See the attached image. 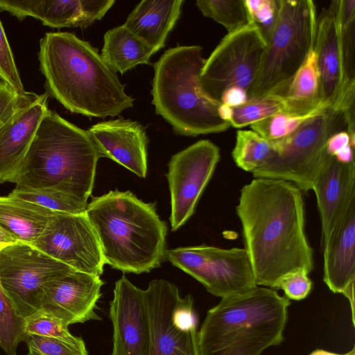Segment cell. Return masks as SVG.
Masks as SVG:
<instances>
[{
  "instance_id": "1",
  "label": "cell",
  "mask_w": 355,
  "mask_h": 355,
  "mask_svg": "<svg viewBox=\"0 0 355 355\" xmlns=\"http://www.w3.org/2000/svg\"><path fill=\"white\" fill-rule=\"evenodd\" d=\"M236 210L257 286L272 288L290 272L312 271L302 193L293 183L254 178L242 187Z\"/></svg>"
},
{
  "instance_id": "2",
  "label": "cell",
  "mask_w": 355,
  "mask_h": 355,
  "mask_svg": "<svg viewBox=\"0 0 355 355\" xmlns=\"http://www.w3.org/2000/svg\"><path fill=\"white\" fill-rule=\"evenodd\" d=\"M40 67L47 94L66 109L92 118L116 116L133 105L119 80L89 42L69 32L46 33Z\"/></svg>"
},
{
  "instance_id": "3",
  "label": "cell",
  "mask_w": 355,
  "mask_h": 355,
  "mask_svg": "<svg viewBox=\"0 0 355 355\" xmlns=\"http://www.w3.org/2000/svg\"><path fill=\"white\" fill-rule=\"evenodd\" d=\"M85 213L98 237L105 264L141 274L160 266L166 251V223L156 204L131 191H110L92 198Z\"/></svg>"
},
{
  "instance_id": "4",
  "label": "cell",
  "mask_w": 355,
  "mask_h": 355,
  "mask_svg": "<svg viewBox=\"0 0 355 355\" xmlns=\"http://www.w3.org/2000/svg\"><path fill=\"white\" fill-rule=\"evenodd\" d=\"M290 304L275 289L258 286L222 297L198 331L200 355H261L279 345Z\"/></svg>"
},
{
  "instance_id": "5",
  "label": "cell",
  "mask_w": 355,
  "mask_h": 355,
  "mask_svg": "<svg viewBox=\"0 0 355 355\" xmlns=\"http://www.w3.org/2000/svg\"><path fill=\"white\" fill-rule=\"evenodd\" d=\"M101 157L87 130L48 109L26 153L15 188H53L87 202Z\"/></svg>"
},
{
  "instance_id": "6",
  "label": "cell",
  "mask_w": 355,
  "mask_h": 355,
  "mask_svg": "<svg viewBox=\"0 0 355 355\" xmlns=\"http://www.w3.org/2000/svg\"><path fill=\"white\" fill-rule=\"evenodd\" d=\"M198 45L167 49L153 64L152 103L180 135L196 137L227 130L230 123L220 119V103L206 96L199 84L205 59Z\"/></svg>"
},
{
  "instance_id": "7",
  "label": "cell",
  "mask_w": 355,
  "mask_h": 355,
  "mask_svg": "<svg viewBox=\"0 0 355 355\" xmlns=\"http://www.w3.org/2000/svg\"><path fill=\"white\" fill-rule=\"evenodd\" d=\"M316 22L313 1L279 0L278 18L248 90L249 98L284 94L307 55Z\"/></svg>"
},
{
  "instance_id": "8",
  "label": "cell",
  "mask_w": 355,
  "mask_h": 355,
  "mask_svg": "<svg viewBox=\"0 0 355 355\" xmlns=\"http://www.w3.org/2000/svg\"><path fill=\"white\" fill-rule=\"evenodd\" d=\"M344 130H347V124L343 113L327 108L307 119L291 135L270 141L273 153L261 167L252 173L253 177L291 182L306 193L313 189L327 156L328 139Z\"/></svg>"
},
{
  "instance_id": "9",
  "label": "cell",
  "mask_w": 355,
  "mask_h": 355,
  "mask_svg": "<svg viewBox=\"0 0 355 355\" xmlns=\"http://www.w3.org/2000/svg\"><path fill=\"white\" fill-rule=\"evenodd\" d=\"M144 294L150 327L148 355H200L192 296L182 297L177 286L164 279L151 281Z\"/></svg>"
},
{
  "instance_id": "10",
  "label": "cell",
  "mask_w": 355,
  "mask_h": 355,
  "mask_svg": "<svg viewBox=\"0 0 355 355\" xmlns=\"http://www.w3.org/2000/svg\"><path fill=\"white\" fill-rule=\"evenodd\" d=\"M73 270L25 243L17 241L0 250L1 286L25 319L40 310L51 284Z\"/></svg>"
},
{
  "instance_id": "11",
  "label": "cell",
  "mask_w": 355,
  "mask_h": 355,
  "mask_svg": "<svg viewBox=\"0 0 355 355\" xmlns=\"http://www.w3.org/2000/svg\"><path fill=\"white\" fill-rule=\"evenodd\" d=\"M266 46V41L252 23L227 33L205 60L200 73L198 80L204 94L220 103L223 92L229 87L237 86L248 92Z\"/></svg>"
},
{
  "instance_id": "12",
  "label": "cell",
  "mask_w": 355,
  "mask_h": 355,
  "mask_svg": "<svg viewBox=\"0 0 355 355\" xmlns=\"http://www.w3.org/2000/svg\"><path fill=\"white\" fill-rule=\"evenodd\" d=\"M164 259L221 298L245 293L257 286L245 248L205 245L180 247L166 250Z\"/></svg>"
},
{
  "instance_id": "13",
  "label": "cell",
  "mask_w": 355,
  "mask_h": 355,
  "mask_svg": "<svg viewBox=\"0 0 355 355\" xmlns=\"http://www.w3.org/2000/svg\"><path fill=\"white\" fill-rule=\"evenodd\" d=\"M73 269L100 277L105 264L98 237L85 212H55L31 244Z\"/></svg>"
},
{
  "instance_id": "14",
  "label": "cell",
  "mask_w": 355,
  "mask_h": 355,
  "mask_svg": "<svg viewBox=\"0 0 355 355\" xmlns=\"http://www.w3.org/2000/svg\"><path fill=\"white\" fill-rule=\"evenodd\" d=\"M219 159V148L207 139L200 140L171 157L166 176L171 194L172 231L182 227L193 214Z\"/></svg>"
},
{
  "instance_id": "15",
  "label": "cell",
  "mask_w": 355,
  "mask_h": 355,
  "mask_svg": "<svg viewBox=\"0 0 355 355\" xmlns=\"http://www.w3.org/2000/svg\"><path fill=\"white\" fill-rule=\"evenodd\" d=\"M110 318L113 326L111 355H148L150 327L144 290L124 275L115 282Z\"/></svg>"
},
{
  "instance_id": "16",
  "label": "cell",
  "mask_w": 355,
  "mask_h": 355,
  "mask_svg": "<svg viewBox=\"0 0 355 355\" xmlns=\"http://www.w3.org/2000/svg\"><path fill=\"white\" fill-rule=\"evenodd\" d=\"M104 282L100 277L73 270L54 280L40 304V311L64 324L101 320L95 312Z\"/></svg>"
},
{
  "instance_id": "17",
  "label": "cell",
  "mask_w": 355,
  "mask_h": 355,
  "mask_svg": "<svg viewBox=\"0 0 355 355\" xmlns=\"http://www.w3.org/2000/svg\"><path fill=\"white\" fill-rule=\"evenodd\" d=\"M87 131L101 157L110 158L146 178L148 139L141 123L119 117L97 123Z\"/></svg>"
},
{
  "instance_id": "18",
  "label": "cell",
  "mask_w": 355,
  "mask_h": 355,
  "mask_svg": "<svg viewBox=\"0 0 355 355\" xmlns=\"http://www.w3.org/2000/svg\"><path fill=\"white\" fill-rule=\"evenodd\" d=\"M114 0H0V9L20 20L40 19L51 28H87L101 19Z\"/></svg>"
},
{
  "instance_id": "19",
  "label": "cell",
  "mask_w": 355,
  "mask_h": 355,
  "mask_svg": "<svg viewBox=\"0 0 355 355\" xmlns=\"http://www.w3.org/2000/svg\"><path fill=\"white\" fill-rule=\"evenodd\" d=\"M322 246L323 280L333 293H342L349 300L354 324L355 200Z\"/></svg>"
},
{
  "instance_id": "20",
  "label": "cell",
  "mask_w": 355,
  "mask_h": 355,
  "mask_svg": "<svg viewBox=\"0 0 355 355\" xmlns=\"http://www.w3.org/2000/svg\"><path fill=\"white\" fill-rule=\"evenodd\" d=\"M312 189L321 219L323 244L351 202L355 200L354 162H342L327 154Z\"/></svg>"
},
{
  "instance_id": "21",
  "label": "cell",
  "mask_w": 355,
  "mask_h": 355,
  "mask_svg": "<svg viewBox=\"0 0 355 355\" xmlns=\"http://www.w3.org/2000/svg\"><path fill=\"white\" fill-rule=\"evenodd\" d=\"M49 94H40L0 127V183H16L38 126L48 108Z\"/></svg>"
},
{
  "instance_id": "22",
  "label": "cell",
  "mask_w": 355,
  "mask_h": 355,
  "mask_svg": "<svg viewBox=\"0 0 355 355\" xmlns=\"http://www.w3.org/2000/svg\"><path fill=\"white\" fill-rule=\"evenodd\" d=\"M338 0L322 10L316 22V48L320 71V99L332 107L340 88V58L337 31Z\"/></svg>"
},
{
  "instance_id": "23",
  "label": "cell",
  "mask_w": 355,
  "mask_h": 355,
  "mask_svg": "<svg viewBox=\"0 0 355 355\" xmlns=\"http://www.w3.org/2000/svg\"><path fill=\"white\" fill-rule=\"evenodd\" d=\"M183 0H143L123 24L155 52L162 49L180 14Z\"/></svg>"
},
{
  "instance_id": "24",
  "label": "cell",
  "mask_w": 355,
  "mask_h": 355,
  "mask_svg": "<svg viewBox=\"0 0 355 355\" xmlns=\"http://www.w3.org/2000/svg\"><path fill=\"white\" fill-rule=\"evenodd\" d=\"M283 96L285 100L284 112L291 114L304 115L322 107H329L323 104L320 99L316 28L307 55Z\"/></svg>"
},
{
  "instance_id": "25",
  "label": "cell",
  "mask_w": 355,
  "mask_h": 355,
  "mask_svg": "<svg viewBox=\"0 0 355 355\" xmlns=\"http://www.w3.org/2000/svg\"><path fill=\"white\" fill-rule=\"evenodd\" d=\"M55 212L29 201L0 197V227L17 242L31 244Z\"/></svg>"
},
{
  "instance_id": "26",
  "label": "cell",
  "mask_w": 355,
  "mask_h": 355,
  "mask_svg": "<svg viewBox=\"0 0 355 355\" xmlns=\"http://www.w3.org/2000/svg\"><path fill=\"white\" fill-rule=\"evenodd\" d=\"M155 53L123 24L105 33L101 55L112 71L123 74L139 64H150Z\"/></svg>"
},
{
  "instance_id": "27",
  "label": "cell",
  "mask_w": 355,
  "mask_h": 355,
  "mask_svg": "<svg viewBox=\"0 0 355 355\" xmlns=\"http://www.w3.org/2000/svg\"><path fill=\"white\" fill-rule=\"evenodd\" d=\"M337 31L341 71L338 98L355 89V0H338Z\"/></svg>"
},
{
  "instance_id": "28",
  "label": "cell",
  "mask_w": 355,
  "mask_h": 355,
  "mask_svg": "<svg viewBox=\"0 0 355 355\" xmlns=\"http://www.w3.org/2000/svg\"><path fill=\"white\" fill-rule=\"evenodd\" d=\"M272 153L271 141L256 132L245 130L236 132L232 155L236 166L243 171L252 173L259 168L269 159Z\"/></svg>"
},
{
  "instance_id": "29",
  "label": "cell",
  "mask_w": 355,
  "mask_h": 355,
  "mask_svg": "<svg viewBox=\"0 0 355 355\" xmlns=\"http://www.w3.org/2000/svg\"><path fill=\"white\" fill-rule=\"evenodd\" d=\"M8 196L61 213L73 214L84 213L87 206V202L72 194L53 188H15Z\"/></svg>"
},
{
  "instance_id": "30",
  "label": "cell",
  "mask_w": 355,
  "mask_h": 355,
  "mask_svg": "<svg viewBox=\"0 0 355 355\" xmlns=\"http://www.w3.org/2000/svg\"><path fill=\"white\" fill-rule=\"evenodd\" d=\"M202 15L223 25L228 33L250 24L244 0H198Z\"/></svg>"
},
{
  "instance_id": "31",
  "label": "cell",
  "mask_w": 355,
  "mask_h": 355,
  "mask_svg": "<svg viewBox=\"0 0 355 355\" xmlns=\"http://www.w3.org/2000/svg\"><path fill=\"white\" fill-rule=\"evenodd\" d=\"M285 110V100L282 95L269 94L249 98L243 105L233 108L231 126L241 128Z\"/></svg>"
},
{
  "instance_id": "32",
  "label": "cell",
  "mask_w": 355,
  "mask_h": 355,
  "mask_svg": "<svg viewBox=\"0 0 355 355\" xmlns=\"http://www.w3.org/2000/svg\"><path fill=\"white\" fill-rule=\"evenodd\" d=\"M25 322L0 283V347L8 355H17L18 345L26 341Z\"/></svg>"
},
{
  "instance_id": "33",
  "label": "cell",
  "mask_w": 355,
  "mask_h": 355,
  "mask_svg": "<svg viewBox=\"0 0 355 355\" xmlns=\"http://www.w3.org/2000/svg\"><path fill=\"white\" fill-rule=\"evenodd\" d=\"M330 107H322L304 115L278 112L250 125L253 131L268 141L288 137L295 132L307 119Z\"/></svg>"
},
{
  "instance_id": "34",
  "label": "cell",
  "mask_w": 355,
  "mask_h": 355,
  "mask_svg": "<svg viewBox=\"0 0 355 355\" xmlns=\"http://www.w3.org/2000/svg\"><path fill=\"white\" fill-rule=\"evenodd\" d=\"M25 331L26 335L55 338L74 345L85 344L80 337L73 336L61 320L40 310L26 319Z\"/></svg>"
},
{
  "instance_id": "35",
  "label": "cell",
  "mask_w": 355,
  "mask_h": 355,
  "mask_svg": "<svg viewBox=\"0 0 355 355\" xmlns=\"http://www.w3.org/2000/svg\"><path fill=\"white\" fill-rule=\"evenodd\" d=\"M250 22L259 30L266 44L275 26L279 0H244Z\"/></svg>"
},
{
  "instance_id": "36",
  "label": "cell",
  "mask_w": 355,
  "mask_h": 355,
  "mask_svg": "<svg viewBox=\"0 0 355 355\" xmlns=\"http://www.w3.org/2000/svg\"><path fill=\"white\" fill-rule=\"evenodd\" d=\"M25 342L28 348L27 355H88L85 344L74 345L35 334H28Z\"/></svg>"
},
{
  "instance_id": "37",
  "label": "cell",
  "mask_w": 355,
  "mask_h": 355,
  "mask_svg": "<svg viewBox=\"0 0 355 355\" xmlns=\"http://www.w3.org/2000/svg\"><path fill=\"white\" fill-rule=\"evenodd\" d=\"M39 95L25 92L19 94L0 80V127L24 107L34 102Z\"/></svg>"
},
{
  "instance_id": "38",
  "label": "cell",
  "mask_w": 355,
  "mask_h": 355,
  "mask_svg": "<svg viewBox=\"0 0 355 355\" xmlns=\"http://www.w3.org/2000/svg\"><path fill=\"white\" fill-rule=\"evenodd\" d=\"M0 80L8 83L19 94H23L26 92L1 20Z\"/></svg>"
},
{
  "instance_id": "39",
  "label": "cell",
  "mask_w": 355,
  "mask_h": 355,
  "mask_svg": "<svg viewBox=\"0 0 355 355\" xmlns=\"http://www.w3.org/2000/svg\"><path fill=\"white\" fill-rule=\"evenodd\" d=\"M272 288L282 289L287 298L298 301L309 295L312 282L304 270H297L283 277Z\"/></svg>"
},
{
  "instance_id": "40",
  "label": "cell",
  "mask_w": 355,
  "mask_h": 355,
  "mask_svg": "<svg viewBox=\"0 0 355 355\" xmlns=\"http://www.w3.org/2000/svg\"><path fill=\"white\" fill-rule=\"evenodd\" d=\"M355 139H352L347 130L338 131L332 135L326 144V152L342 162H352L354 160Z\"/></svg>"
},
{
  "instance_id": "41",
  "label": "cell",
  "mask_w": 355,
  "mask_h": 355,
  "mask_svg": "<svg viewBox=\"0 0 355 355\" xmlns=\"http://www.w3.org/2000/svg\"><path fill=\"white\" fill-rule=\"evenodd\" d=\"M248 98L246 90L239 87L234 86L226 89L223 92L220 103L234 108L244 105Z\"/></svg>"
},
{
  "instance_id": "42",
  "label": "cell",
  "mask_w": 355,
  "mask_h": 355,
  "mask_svg": "<svg viewBox=\"0 0 355 355\" xmlns=\"http://www.w3.org/2000/svg\"><path fill=\"white\" fill-rule=\"evenodd\" d=\"M218 115L220 119L230 123L232 115L233 108L223 104H220L218 110Z\"/></svg>"
},
{
  "instance_id": "43",
  "label": "cell",
  "mask_w": 355,
  "mask_h": 355,
  "mask_svg": "<svg viewBox=\"0 0 355 355\" xmlns=\"http://www.w3.org/2000/svg\"><path fill=\"white\" fill-rule=\"evenodd\" d=\"M17 242L12 237L0 227V250Z\"/></svg>"
},
{
  "instance_id": "44",
  "label": "cell",
  "mask_w": 355,
  "mask_h": 355,
  "mask_svg": "<svg viewBox=\"0 0 355 355\" xmlns=\"http://www.w3.org/2000/svg\"><path fill=\"white\" fill-rule=\"evenodd\" d=\"M309 355H355V347H354L352 350L345 354H338L324 349H316Z\"/></svg>"
}]
</instances>
